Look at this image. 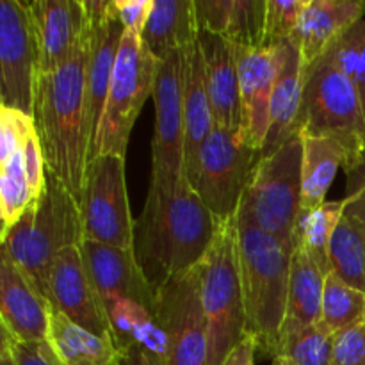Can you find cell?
Wrapping results in <instances>:
<instances>
[{
  "label": "cell",
  "instance_id": "obj_12",
  "mask_svg": "<svg viewBox=\"0 0 365 365\" xmlns=\"http://www.w3.org/2000/svg\"><path fill=\"white\" fill-rule=\"evenodd\" d=\"M155 317L166 339L168 365H209L200 264L157 289Z\"/></svg>",
  "mask_w": 365,
  "mask_h": 365
},
{
  "label": "cell",
  "instance_id": "obj_5",
  "mask_svg": "<svg viewBox=\"0 0 365 365\" xmlns=\"http://www.w3.org/2000/svg\"><path fill=\"white\" fill-rule=\"evenodd\" d=\"M200 267L209 365H223L232 349L245 339L246 324L237 264L235 216L220 223L216 237Z\"/></svg>",
  "mask_w": 365,
  "mask_h": 365
},
{
  "label": "cell",
  "instance_id": "obj_36",
  "mask_svg": "<svg viewBox=\"0 0 365 365\" xmlns=\"http://www.w3.org/2000/svg\"><path fill=\"white\" fill-rule=\"evenodd\" d=\"M346 171L344 214L356 221L365 234V150L356 159L349 160Z\"/></svg>",
  "mask_w": 365,
  "mask_h": 365
},
{
  "label": "cell",
  "instance_id": "obj_26",
  "mask_svg": "<svg viewBox=\"0 0 365 365\" xmlns=\"http://www.w3.org/2000/svg\"><path fill=\"white\" fill-rule=\"evenodd\" d=\"M184 116H185V175L192 170L203 141L216 127L205 84L203 56L196 41L184 52Z\"/></svg>",
  "mask_w": 365,
  "mask_h": 365
},
{
  "label": "cell",
  "instance_id": "obj_8",
  "mask_svg": "<svg viewBox=\"0 0 365 365\" xmlns=\"http://www.w3.org/2000/svg\"><path fill=\"white\" fill-rule=\"evenodd\" d=\"M302 135H292L280 148L259 155L239 209L266 234L292 248L302 210Z\"/></svg>",
  "mask_w": 365,
  "mask_h": 365
},
{
  "label": "cell",
  "instance_id": "obj_22",
  "mask_svg": "<svg viewBox=\"0 0 365 365\" xmlns=\"http://www.w3.org/2000/svg\"><path fill=\"white\" fill-rule=\"evenodd\" d=\"M116 9V7H114ZM123 25L118 13L106 20L89 21V59L86 68V118L89 138L95 139L109 95L110 78L116 64L118 50L123 38Z\"/></svg>",
  "mask_w": 365,
  "mask_h": 365
},
{
  "label": "cell",
  "instance_id": "obj_15",
  "mask_svg": "<svg viewBox=\"0 0 365 365\" xmlns=\"http://www.w3.org/2000/svg\"><path fill=\"white\" fill-rule=\"evenodd\" d=\"M45 296L56 312L91 334L113 339L106 307L86 266L81 246H70L56 257L48 271Z\"/></svg>",
  "mask_w": 365,
  "mask_h": 365
},
{
  "label": "cell",
  "instance_id": "obj_35",
  "mask_svg": "<svg viewBox=\"0 0 365 365\" xmlns=\"http://www.w3.org/2000/svg\"><path fill=\"white\" fill-rule=\"evenodd\" d=\"M307 0H266L264 46H282L292 39Z\"/></svg>",
  "mask_w": 365,
  "mask_h": 365
},
{
  "label": "cell",
  "instance_id": "obj_30",
  "mask_svg": "<svg viewBox=\"0 0 365 365\" xmlns=\"http://www.w3.org/2000/svg\"><path fill=\"white\" fill-rule=\"evenodd\" d=\"M344 216V200L324 202L314 209L299 210L292 248H299L324 271L330 273V242L339 221Z\"/></svg>",
  "mask_w": 365,
  "mask_h": 365
},
{
  "label": "cell",
  "instance_id": "obj_40",
  "mask_svg": "<svg viewBox=\"0 0 365 365\" xmlns=\"http://www.w3.org/2000/svg\"><path fill=\"white\" fill-rule=\"evenodd\" d=\"M257 353H259V349H257V344L253 342V339L245 335V339L232 349L223 365H255Z\"/></svg>",
  "mask_w": 365,
  "mask_h": 365
},
{
  "label": "cell",
  "instance_id": "obj_31",
  "mask_svg": "<svg viewBox=\"0 0 365 365\" xmlns=\"http://www.w3.org/2000/svg\"><path fill=\"white\" fill-rule=\"evenodd\" d=\"M330 273L365 292V234L348 214L341 217L331 237Z\"/></svg>",
  "mask_w": 365,
  "mask_h": 365
},
{
  "label": "cell",
  "instance_id": "obj_42",
  "mask_svg": "<svg viewBox=\"0 0 365 365\" xmlns=\"http://www.w3.org/2000/svg\"><path fill=\"white\" fill-rule=\"evenodd\" d=\"M13 337L14 335L6 327H0V365H18L11 348Z\"/></svg>",
  "mask_w": 365,
  "mask_h": 365
},
{
  "label": "cell",
  "instance_id": "obj_3",
  "mask_svg": "<svg viewBox=\"0 0 365 365\" xmlns=\"http://www.w3.org/2000/svg\"><path fill=\"white\" fill-rule=\"evenodd\" d=\"M237 264L245 303V335L260 355H280L292 248L266 234L241 209L235 212Z\"/></svg>",
  "mask_w": 365,
  "mask_h": 365
},
{
  "label": "cell",
  "instance_id": "obj_7",
  "mask_svg": "<svg viewBox=\"0 0 365 365\" xmlns=\"http://www.w3.org/2000/svg\"><path fill=\"white\" fill-rule=\"evenodd\" d=\"M157 66L159 61L146 48L141 36L125 31L89 160L98 155L127 159L128 141L135 120L146 100L153 96Z\"/></svg>",
  "mask_w": 365,
  "mask_h": 365
},
{
  "label": "cell",
  "instance_id": "obj_21",
  "mask_svg": "<svg viewBox=\"0 0 365 365\" xmlns=\"http://www.w3.org/2000/svg\"><path fill=\"white\" fill-rule=\"evenodd\" d=\"M200 48L203 56L205 84L217 127L242 130L241 91L232 43L210 32L200 31Z\"/></svg>",
  "mask_w": 365,
  "mask_h": 365
},
{
  "label": "cell",
  "instance_id": "obj_28",
  "mask_svg": "<svg viewBox=\"0 0 365 365\" xmlns=\"http://www.w3.org/2000/svg\"><path fill=\"white\" fill-rule=\"evenodd\" d=\"M48 341L66 365H120L121 351L110 337H100L53 310Z\"/></svg>",
  "mask_w": 365,
  "mask_h": 365
},
{
  "label": "cell",
  "instance_id": "obj_18",
  "mask_svg": "<svg viewBox=\"0 0 365 365\" xmlns=\"http://www.w3.org/2000/svg\"><path fill=\"white\" fill-rule=\"evenodd\" d=\"M280 46H235L239 91L242 107V132L255 150H262L269 128V107L278 75Z\"/></svg>",
  "mask_w": 365,
  "mask_h": 365
},
{
  "label": "cell",
  "instance_id": "obj_6",
  "mask_svg": "<svg viewBox=\"0 0 365 365\" xmlns=\"http://www.w3.org/2000/svg\"><path fill=\"white\" fill-rule=\"evenodd\" d=\"M298 134L319 135L339 143L348 153L346 164L365 150L362 103L349 78L328 53L305 68Z\"/></svg>",
  "mask_w": 365,
  "mask_h": 365
},
{
  "label": "cell",
  "instance_id": "obj_29",
  "mask_svg": "<svg viewBox=\"0 0 365 365\" xmlns=\"http://www.w3.org/2000/svg\"><path fill=\"white\" fill-rule=\"evenodd\" d=\"M303 143L302 209H314L327 202V195L348 153L339 143L319 135L299 134Z\"/></svg>",
  "mask_w": 365,
  "mask_h": 365
},
{
  "label": "cell",
  "instance_id": "obj_23",
  "mask_svg": "<svg viewBox=\"0 0 365 365\" xmlns=\"http://www.w3.org/2000/svg\"><path fill=\"white\" fill-rule=\"evenodd\" d=\"M303 86L305 66L298 48L289 41L278 48V75L269 107V128L260 155L274 152L292 135L298 134Z\"/></svg>",
  "mask_w": 365,
  "mask_h": 365
},
{
  "label": "cell",
  "instance_id": "obj_33",
  "mask_svg": "<svg viewBox=\"0 0 365 365\" xmlns=\"http://www.w3.org/2000/svg\"><path fill=\"white\" fill-rule=\"evenodd\" d=\"M334 337L323 323L289 331L282 337L278 356H285L292 365H331Z\"/></svg>",
  "mask_w": 365,
  "mask_h": 365
},
{
  "label": "cell",
  "instance_id": "obj_32",
  "mask_svg": "<svg viewBox=\"0 0 365 365\" xmlns=\"http://www.w3.org/2000/svg\"><path fill=\"white\" fill-rule=\"evenodd\" d=\"M365 317V292L351 287L334 273L324 278L321 323L331 331L344 330Z\"/></svg>",
  "mask_w": 365,
  "mask_h": 365
},
{
  "label": "cell",
  "instance_id": "obj_14",
  "mask_svg": "<svg viewBox=\"0 0 365 365\" xmlns=\"http://www.w3.org/2000/svg\"><path fill=\"white\" fill-rule=\"evenodd\" d=\"M38 52L25 0H0V107L34 118Z\"/></svg>",
  "mask_w": 365,
  "mask_h": 365
},
{
  "label": "cell",
  "instance_id": "obj_39",
  "mask_svg": "<svg viewBox=\"0 0 365 365\" xmlns=\"http://www.w3.org/2000/svg\"><path fill=\"white\" fill-rule=\"evenodd\" d=\"M114 7L125 31L141 36L152 13L153 0H114Z\"/></svg>",
  "mask_w": 365,
  "mask_h": 365
},
{
  "label": "cell",
  "instance_id": "obj_19",
  "mask_svg": "<svg viewBox=\"0 0 365 365\" xmlns=\"http://www.w3.org/2000/svg\"><path fill=\"white\" fill-rule=\"evenodd\" d=\"M81 248L103 303L113 299H134L155 309V289L139 267L134 248H114L91 241H84Z\"/></svg>",
  "mask_w": 365,
  "mask_h": 365
},
{
  "label": "cell",
  "instance_id": "obj_38",
  "mask_svg": "<svg viewBox=\"0 0 365 365\" xmlns=\"http://www.w3.org/2000/svg\"><path fill=\"white\" fill-rule=\"evenodd\" d=\"M11 348L18 365H66L57 355L50 341L24 342L13 337Z\"/></svg>",
  "mask_w": 365,
  "mask_h": 365
},
{
  "label": "cell",
  "instance_id": "obj_11",
  "mask_svg": "<svg viewBox=\"0 0 365 365\" xmlns=\"http://www.w3.org/2000/svg\"><path fill=\"white\" fill-rule=\"evenodd\" d=\"M125 164L127 159L118 155H98L89 160L81 198L84 241L134 248L135 220L128 202Z\"/></svg>",
  "mask_w": 365,
  "mask_h": 365
},
{
  "label": "cell",
  "instance_id": "obj_27",
  "mask_svg": "<svg viewBox=\"0 0 365 365\" xmlns=\"http://www.w3.org/2000/svg\"><path fill=\"white\" fill-rule=\"evenodd\" d=\"M324 278L327 273L303 250L292 248L287 310L282 337L289 331L303 330L321 323Z\"/></svg>",
  "mask_w": 365,
  "mask_h": 365
},
{
  "label": "cell",
  "instance_id": "obj_1",
  "mask_svg": "<svg viewBox=\"0 0 365 365\" xmlns=\"http://www.w3.org/2000/svg\"><path fill=\"white\" fill-rule=\"evenodd\" d=\"M220 223L187 177L173 184L150 182L134 227V253L152 287L192 269L209 252Z\"/></svg>",
  "mask_w": 365,
  "mask_h": 365
},
{
  "label": "cell",
  "instance_id": "obj_43",
  "mask_svg": "<svg viewBox=\"0 0 365 365\" xmlns=\"http://www.w3.org/2000/svg\"><path fill=\"white\" fill-rule=\"evenodd\" d=\"M271 365H292L291 362H289L287 359H285V356H277V359L273 360V364Z\"/></svg>",
  "mask_w": 365,
  "mask_h": 365
},
{
  "label": "cell",
  "instance_id": "obj_20",
  "mask_svg": "<svg viewBox=\"0 0 365 365\" xmlns=\"http://www.w3.org/2000/svg\"><path fill=\"white\" fill-rule=\"evenodd\" d=\"M362 18H365V0H307L291 39L302 56L303 66L321 59Z\"/></svg>",
  "mask_w": 365,
  "mask_h": 365
},
{
  "label": "cell",
  "instance_id": "obj_9",
  "mask_svg": "<svg viewBox=\"0 0 365 365\" xmlns=\"http://www.w3.org/2000/svg\"><path fill=\"white\" fill-rule=\"evenodd\" d=\"M46 163L34 118L0 107V217L2 239L41 196Z\"/></svg>",
  "mask_w": 365,
  "mask_h": 365
},
{
  "label": "cell",
  "instance_id": "obj_17",
  "mask_svg": "<svg viewBox=\"0 0 365 365\" xmlns=\"http://www.w3.org/2000/svg\"><path fill=\"white\" fill-rule=\"evenodd\" d=\"M0 317L18 341H48L52 305L31 277L0 248Z\"/></svg>",
  "mask_w": 365,
  "mask_h": 365
},
{
  "label": "cell",
  "instance_id": "obj_10",
  "mask_svg": "<svg viewBox=\"0 0 365 365\" xmlns=\"http://www.w3.org/2000/svg\"><path fill=\"white\" fill-rule=\"evenodd\" d=\"M259 155L242 130L216 125L203 141L187 178L217 223L235 216Z\"/></svg>",
  "mask_w": 365,
  "mask_h": 365
},
{
  "label": "cell",
  "instance_id": "obj_34",
  "mask_svg": "<svg viewBox=\"0 0 365 365\" xmlns=\"http://www.w3.org/2000/svg\"><path fill=\"white\" fill-rule=\"evenodd\" d=\"M327 53L353 84L365 116V18L344 32Z\"/></svg>",
  "mask_w": 365,
  "mask_h": 365
},
{
  "label": "cell",
  "instance_id": "obj_41",
  "mask_svg": "<svg viewBox=\"0 0 365 365\" xmlns=\"http://www.w3.org/2000/svg\"><path fill=\"white\" fill-rule=\"evenodd\" d=\"M120 365H168V360L164 356L153 355L141 348H130L121 351Z\"/></svg>",
  "mask_w": 365,
  "mask_h": 365
},
{
  "label": "cell",
  "instance_id": "obj_2",
  "mask_svg": "<svg viewBox=\"0 0 365 365\" xmlns=\"http://www.w3.org/2000/svg\"><path fill=\"white\" fill-rule=\"evenodd\" d=\"M89 34L63 68L38 81L34 121L46 171L56 175L81 202L91 155L86 118V68Z\"/></svg>",
  "mask_w": 365,
  "mask_h": 365
},
{
  "label": "cell",
  "instance_id": "obj_4",
  "mask_svg": "<svg viewBox=\"0 0 365 365\" xmlns=\"http://www.w3.org/2000/svg\"><path fill=\"white\" fill-rule=\"evenodd\" d=\"M84 242L81 202L73 192L46 171L41 196L27 207L9 234L2 239V250L34 280L45 294L48 271L56 257L70 246Z\"/></svg>",
  "mask_w": 365,
  "mask_h": 365
},
{
  "label": "cell",
  "instance_id": "obj_24",
  "mask_svg": "<svg viewBox=\"0 0 365 365\" xmlns=\"http://www.w3.org/2000/svg\"><path fill=\"white\" fill-rule=\"evenodd\" d=\"M200 31L235 46H264L266 0H195Z\"/></svg>",
  "mask_w": 365,
  "mask_h": 365
},
{
  "label": "cell",
  "instance_id": "obj_37",
  "mask_svg": "<svg viewBox=\"0 0 365 365\" xmlns=\"http://www.w3.org/2000/svg\"><path fill=\"white\" fill-rule=\"evenodd\" d=\"M331 365H365V317L335 334Z\"/></svg>",
  "mask_w": 365,
  "mask_h": 365
},
{
  "label": "cell",
  "instance_id": "obj_13",
  "mask_svg": "<svg viewBox=\"0 0 365 365\" xmlns=\"http://www.w3.org/2000/svg\"><path fill=\"white\" fill-rule=\"evenodd\" d=\"M185 50L159 61L153 107L155 128L152 139V177L150 182L168 185L185 175V116L184 63Z\"/></svg>",
  "mask_w": 365,
  "mask_h": 365
},
{
  "label": "cell",
  "instance_id": "obj_16",
  "mask_svg": "<svg viewBox=\"0 0 365 365\" xmlns=\"http://www.w3.org/2000/svg\"><path fill=\"white\" fill-rule=\"evenodd\" d=\"M38 52V70L50 75L70 61L89 34L84 0H32L27 2Z\"/></svg>",
  "mask_w": 365,
  "mask_h": 365
},
{
  "label": "cell",
  "instance_id": "obj_25",
  "mask_svg": "<svg viewBox=\"0 0 365 365\" xmlns=\"http://www.w3.org/2000/svg\"><path fill=\"white\" fill-rule=\"evenodd\" d=\"M198 36L195 0H153L141 39L157 61L189 48Z\"/></svg>",
  "mask_w": 365,
  "mask_h": 365
}]
</instances>
